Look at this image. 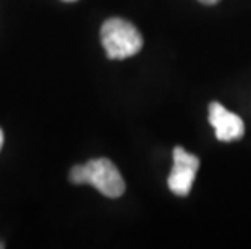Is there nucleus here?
<instances>
[{
  "label": "nucleus",
  "instance_id": "nucleus-3",
  "mask_svg": "<svg viewBox=\"0 0 251 249\" xmlns=\"http://www.w3.org/2000/svg\"><path fill=\"white\" fill-rule=\"evenodd\" d=\"M200 170V158L183 147L174 149V165L167 178L169 189L177 196H188Z\"/></svg>",
  "mask_w": 251,
  "mask_h": 249
},
{
  "label": "nucleus",
  "instance_id": "nucleus-2",
  "mask_svg": "<svg viewBox=\"0 0 251 249\" xmlns=\"http://www.w3.org/2000/svg\"><path fill=\"white\" fill-rule=\"evenodd\" d=\"M100 42L110 60H125L143 49V36L130 21L110 18L100 28Z\"/></svg>",
  "mask_w": 251,
  "mask_h": 249
},
{
  "label": "nucleus",
  "instance_id": "nucleus-8",
  "mask_svg": "<svg viewBox=\"0 0 251 249\" xmlns=\"http://www.w3.org/2000/svg\"><path fill=\"white\" fill-rule=\"evenodd\" d=\"M2 246H3V245H2V243H0V248H2Z\"/></svg>",
  "mask_w": 251,
  "mask_h": 249
},
{
  "label": "nucleus",
  "instance_id": "nucleus-1",
  "mask_svg": "<svg viewBox=\"0 0 251 249\" xmlns=\"http://www.w3.org/2000/svg\"><path fill=\"white\" fill-rule=\"evenodd\" d=\"M75 184H91L107 198H120L125 193V181L109 158H93L84 165H75L70 172Z\"/></svg>",
  "mask_w": 251,
  "mask_h": 249
},
{
  "label": "nucleus",
  "instance_id": "nucleus-4",
  "mask_svg": "<svg viewBox=\"0 0 251 249\" xmlns=\"http://www.w3.org/2000/svg\"><path fill=\"white\" fill-rule=\"evenodd\" d=\"M209 123L214 126L216 137L222 142L240 139L245 135L243 120L216 100L209 104Z\"/></svg>",
  "mask_w": 251,
  "mask_h": 249
},
{
  "label": "nucleus",
  "instance_id": "nucleus-6",
  "mask_svg": "<svg viewBox=\"0 0 251 249\" xmlns=\"http://www.w3.org/2000/svg\"><path fill=\"white\" fill-rule=\"evenodd\" d=\"M2 146H3V131L0 130V149H2Z\"/></svg>",
  "mask_w": 251,
  "mask_h": 249
},
{
  "label": "nucleus",
  "instance_id": "nucleus-5",
  "mask_svg": "<svg viewBox=\"0 0 251 249\" xmlns=\"http://www.w3.org/2000/svg\"><path fill=\"white\" fill-rule=\"evenodd\" d=\"M198 2H201V3H204V5H216L219 0H198Z\"/></svg>",
  "mask_w": 251,
  "mask_h": 249
},
{
  "label": "nucleus",
  "instance_id": "nucleus-7",
  "mask_svg": "<svg viewBox=\"0 0 251 249\" xmlns=\"http://www.w3.org/2000/svg\"><path fill=\"white\" fill-rule=\"evenodd\" d=\"M63 2H76V0H63Z\"/></svg>",
  "mask_w": 251,
  "mask_h": 249
}]
</instances>
